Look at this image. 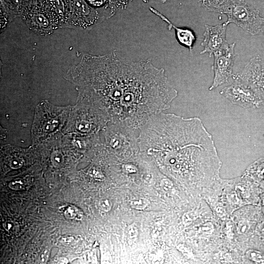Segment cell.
<instances>
[{"instance_id":"cell-1","label":"cell","mask_w":264,"mask_h":264,"mask_svg":"<svg viewBox=\"0 0 264 264\" xmlns=\"http://www.w3.org/2000/svg\"><path fill=\"white\" fill-rule=\"evenodd\" d=\"M66 78L76 87L78 103L99 110L109 123L140 129L152 116L168 109L177 91L163 68L150 59H121L115 51L83 55Z\"/></svg>"},{"instance_id":"cell-2","label":"cell","mask_w":264,"mask_h":264,"mask_svg":"<svg viewBox=\"0 0 264 264\" xmlns=\"http://www.w3.org/2000/svg\"><path fill=\"white\" fill-rule=\"evenodd\" d=\"M140 130L139 150L162 158L175 176L194 178L203 190L220 177L221 162L212 135L198 117L160 112Z\"/></svg>"},{"instance_id":"cell-3","label":"cell","mask_w":264,"mask_h":264,"mask_svg":"<svg viewBox=\"0 0 264 264\" xmlns=\"http://www.w3.org/2000/svg\"><path fill=\"white\" fill-rule=\"evenodd\" d=\"M211 12L225 14L227 26L233 23L252 35L264 34V17L244 0H220Z\"/></svg>"},{"instance_id":"cell-4","label":"cell","mask_w":264,"mask_h":264,"mask_svg":"<svg viewBox=\"0 0 264 264\" xmlns=\"http://www.w3.org/2000/svg\"><path fill=\"white\" fill-rule=\"evenodd\" d=\"M70 114L66 126L67 134L77 136L99 135L109 123L101 112L88 105L79 103Z\"/></svg>"},{"instance_id":"cell-5","label":"cell","mask_w":264,"mask_h":264,"mask_svg":"<svg viewBox=\"0 0 264 264\" xmlns=\"http://www.w3.org/2000/svg\"><path fill=\"white\" fill-rule=\"evenodd\" d=\"M69 107H58L47 102L38 107L33 125L32 139L34 143L41 142L56 132L64 125L69 111Z\"/></svg>"},{"instance_id":"cell-6","label":"cell","mask_w":264,"mask_h":264,"mask_svg":"<svg viewBox=\"0 0 264 264\" xmlns=\"http://www.w3.org/2000/svg\"><path fill=\"white\" fill-rule=\"evenodd\" d=\"M247 86L264 105V60L259 55L250 59L241 73L234 75Z\"/></svg>"},{"instance_id":"cell-7","label":"cell","mask_w":264,"mask_h":264,"mask_svg":"<svg viewBox=\"0 0 264 264\" xmlns=\"http://www.w3.org/2000/svg\"><path fill=\"white\" fill-rule=\"evenodd\" d=\"M234 81L225 87L220 94L234 104L244 108L259 107L262 104L253 91L240 79L233 76Z\"/></svg>"},{"instance_id":"cell-8","label":"cell","mask_w":264,"mask_h":264,"mask_svg":"<svg viewBox=\"0 0 264 264\" xmlns=\"http://www.w3.org/2000/svg\"><path fill=\"white\" fill-rule=\"evenodd\" d=\"M235 42L231 44L224 51L214 55V61L212 69L214 72V77L209 90H212L228 82L229 78L234 76L233 67L235 57Z\"/></svg>"},{"instance_id":"cell-9","label":"cell","mask_w":264,"mask_h":264,"mask_svg":"<svg viewBox=\"0 0 264 264\" xmlns=\"http://www.w3.org/2000/svg\"><path fill=\"white\" fill-rule=\"evenodd\" d=\"M227 25L224 23L212 26L205 25L203 34L204 39L201 45L204 47L200 52L208 53L209 56L218 54L226 50L229 44L226 39Z\"/></svg>"},{"instance_id":"cell-10","label":"cell","mask_w":264,"mask_h":264,"mask_svg":"<svg viewBox=\"0 0 264 264\" xmlns=\"http://www.w3.org/2000/svg\"><path fill=\"white\" fill-rule=\"evenodd\" d=\"M149 9L151 11L159 17L162 20L168 24V28L171 30L172 28L175 29L176 39L180 44L189 48L190 52H192L193 45L196 41V37L194 32L188 28L177 27L173 24L165 16L163 15L157 10L152 7Z\"/></svg>"},{"instance_id":"cell-11","label":"cell","mask_w":264,"mask_h":264,"mask_svg":"<svg viewBox=\"0 0 264 264\" xmlns=\"http://www.w3.org/2000/svg\"><path fill=\"white\" fill-rule=\"evenodd\" d=\"M243 175L259 183L264 181V157L259 158L250 165Z\"/></svg>"},{"instance_id":"cell-12","label":"cell","mask_w":264,"mask_h":264,"mask_svg":"<svg viewBox=\"0 0 264 264\" xmlns=\"http://www.w3.org/2000/svg\"><path fill=\"white\" fill-rule=\"evenodd\" d=\"M62 208V211L67 219L80 220L82 217L83 215L80 210L73 205H68Z\"/></svg>"},{"instance_id":"cell-13","label":"cell","mask_w":264,"mask_h":264,"mask_svg":"<svg viewBox=\"0 0 264 264\" xmlns=\"http://www.w3.org/2000/svg\"><path fill=\"white\" fill-rule=\"evenodd\" d=\"M111 12L114 13L117 10L126 8L128 4L132 0H108Z\"/></svg>"},{"instance_id":"cell-14","label":"cell","mask_w":264,"mask_h":264,"mask_svg":"<svg viewBox=\"0 0 264 264\" xmlns=\"http://www.w3.org/2000/svg\"><path fill=\"white\" fill-rule=\"evenodd\" d=\"M63 157L62 149L55 148L51 157V161L54 165L55 166H60L63 161Z\"/></svg>"},{"instance_id":"cell-15","label":"cell","mask_w":264,"mask_h":264,"mask_svg":"<svg viewBox=\"0 0 264 264\" xmlns=\"http://www.w3.org/2000/svg\"><path fill=\"white\" fill-rule=\"evenodd\" d=\"M23 159L19 154H15L10 156L9 160V166L13 169L21 168L23 164Z\"/></svg>"},{"instance_id":"cell-16","label":"cell","mask_w":264,"mask_h":264,"mask_svg":"<svg viewBox=\"0 0 264 264\" xmlns=\"http://www.w3.org/2000/svg\"><path fill=\"white\" fill-rule=\"evenodd\" d=\"M219 0H198L202 5L209 11L217 4Z\"/></svg>"},{"instance_id":"cell-17","label":"cell","mask_w":264,"mask_h":264,"mask_svg":"<svg viewBox=\"0 0 264 264\" xmlns=\"http://www.w3.org/2000/svg\"><path fill=\"white\" fill-rule=\"evenodd\" d=\"M260 205L264 214V181L260 182Z\"/></svg>"},{"instance_id":"cell-18","label":"cell","mask_w":264,"mask_h":264,"mask_svg":"<svg viewBox=\"0 0 264 264\" xmlns=\"http://www.w3.org/2000/svg\"><path fill=\"white\" fill-rule=\"evenodd\" d=\"M88 2L95 6H99L102 5L106 0H87Z\"/></svg>"},{"instance_id":"cell-19","label":"cell","mask_w":264,"mask_h":264,"mask_svg":"<svg viewBox=\"0 0 264 264\" xmlns=\"http://www.w3.org/2000/svg\"><path fill=\"white\" fill-rule=\"evenodd\" d=\"M11 184L13 185V186H15L18 185V188L17 189H22V187H23V183L22 182L21 179H18V180H15L13 181L12 183H11Z\"/></svg>"},{"instance_id":"cell-20","label":"cell","mask_w":264,"mask_h":264,"mask_svg":"<svg viewBox=\"0 0 264 264\" xmlns=\"http://www.w3.org/2000/svg\"><path fill=\"white\" fill-rule=\"evenodd\" d=\"M143 2H148L149 1V0H142Z\"/></svg>"}]
</instances>
